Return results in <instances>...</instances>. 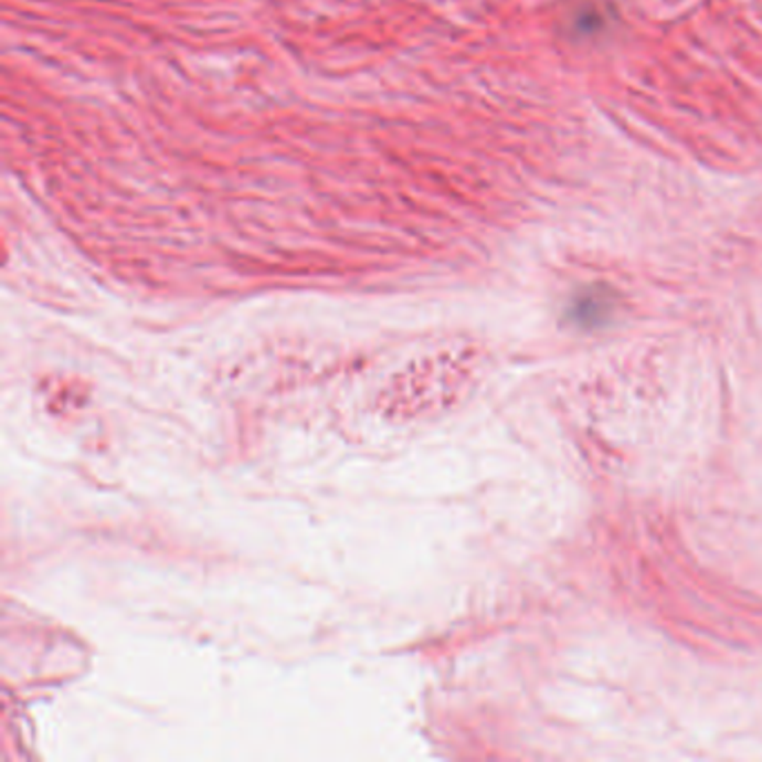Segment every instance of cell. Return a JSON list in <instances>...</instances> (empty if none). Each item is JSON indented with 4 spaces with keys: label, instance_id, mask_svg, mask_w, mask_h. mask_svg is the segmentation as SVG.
Segmentation results:
<instances>
[{
    "label": "cell",
    "instance_id": "cell-1",
    "mask_svg": "<svg viewBox=\"0 0 762 762\" xmlns=\"http://www.w3.org/2000/svg\"><path fill=\"white\" fill-rule=\"evenodd\" d=\"M615 311V300L604 289H586L570 300L565 309V320L580 329L604 327Z\"/></svg>",
    "mask_w": 762,
    "mask_h": 762
}]
</instances>
